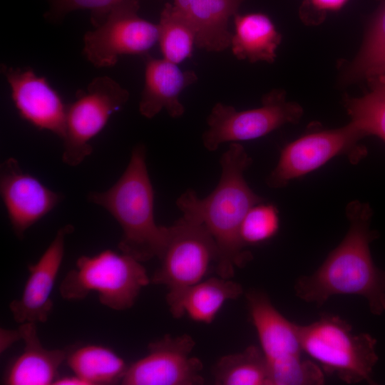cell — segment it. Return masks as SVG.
<instances>
[{
    "label": "cell",
    "instance_id": "1",
    "mask_svg": "<svg viewBox=\"0 0 385 385\" xmlns=\"http://www.w3.org/2000/svg\"><path fill=\"white\" fill-rule=\"evenodd\" d=\"M252 163L242 144L230 143L220 158L221 173L215 188L205 197L188 189L175 202L183 217L204 225L212 236L218 250L215 271L225 279H232L235 268L242 267L252 258L240 238V226L247 212L265 201L245 178Z\"/></svg>",
    "mask_w": 385,
    "mask_h": 385
},
{
    "label": "cell",
    "instance_id": "2",
    "mask_svg": "<svg viewBox=\"0 0 385 385\" xmlns=\"http://www.w3.org/2000/svg\"><path fill=\"white\" fill-rule=\"evenodd\" d=\"M372 215L367 203L354 201L347 205V233L314 272L297 279L298 298L321 306L334 295H357L366 299L373 314L385 312L381 269L375 265L370 250L371 242L379 237L370 227Z\"/></svg>",
    "mask_w": 385,
    "mask_h": 385
},
{
    "label": "cell",
    "instance_id": "3",
    "mask_svg": "<svg viewBox=\"0 0 385 385\" xmlns=\"http://www.w3.org/2000/svg\"><path fill=\"white\" fill-rule=\"evenodd\" d=\"M88 200L106 209L122 230L121 252L141 262L158 257L166 241L168 226L156 224L154 190L146 164V148L136 145L119 179L103 192H91Z\"/></svg>",
    "mask_w": 385,
    "mask_h": 385
},
{
    "label": "cell",
    "instance_id": "4",
    "mask_svg": "<svg viewBox=\"0 0 385 385\" xmlns=\"http://www.w3.org/2000/svg\"><path fill=\"white\" fill-rule=\"evenodd\" d=\"M304 353L327 375H336L349 384H374L372 373L379 356L376 340L367 333L355 334L352 326L337 315L324 313L299 325Z\"/></svg>",
    "mask_w": 385,
    "mask_h": 385
},
{
    "label": "cell",
    "instance_id": "5",
    "mask_svg": "<svg viewBox=\"0 0 385 385\" xmlns=\"http://www.w3.org/2000/svg\"><path fill=\"white\" fill-rule=\"evenodd\" d=\"M246 297L272 385L323 384L324 373L320 366L302 357L299 324L283 316L264 292L252 290Z\"/></svg>",
    "mask_w": 385,
    "mask_h": 385
},
{
    "label": "cell",
    "instance_id": "6",
    "mask_svg": "<svg viewBox=\"0 0 385 385\" xmlns=\"http://www.w3.org/2000/svg\"><path fill=\"white\" fill-rule=\"evenodd\" d=\"M142 263L111 250L82 255L63 279L60 294L65 299L76 300L96 292L100 302L111 309H130L141 289L151 282Z\"/></svg>",
    "mask_w": 385,
    "mask_h": 385
},
{
    "label": "cell",
    "instance_id": "7",
    "mask_svg": "<svg viewBox=\"0 0 385 385\" xmlns=\"http://www.w3.org/2000/svg\"><path fill=\"white\" fill-rule=\"evenodd\" d=\"M217 245L205 226L183 216L168 226L160 265L150 281L175 292L202 279L215 269Z\"/></svg>",
    "mask_w": 385,
    "mask_h": 385
},
{
    "label": "cell",
    "instance_id": "8",
    "mask_svg": "<svg viewBox=\"0 0 385 385\" xmlns=\"http://www.w3.org/2000/svg\"><path fill=\"white\" fill-rule=\"evenodd\" d=\"M129 97L128 91L108 76L94 78L86 90L76 93L75 100L66 108L62 138V160L66 165L77 166L91 154V140Z\"/></svg>",
    "mask_w": 385,
    "mask_h": 385
},
{
    "label": "cell",
    "instance_id": "9",
    "mask_svg": "<svg viewBox=\"0 0 385 385\" xmlns=\"http://www.w3.org/2000/svg\"><path fill=\"white\" fill-rule=\"evenodd\" d=\"M302 114V108L295 102L287 101L284 92L277 89L265 95L262 106L253 109L237 111L232 106L219 102L207 117L202 144L212 152L227 142L257 139L285 124L297 123Z\"/></svg>",
    "mask_w": 385,
    "mask_h": 385
},
{
    "label": "cell",
    "instance_id": "10",
    "mask_svg": "<svg viewBox=\"0 0 385 385\" xmlns=\"http://www.w3.org/2000/svg\"><path fill=\"white\" fill-rule=\"evenodd\" d=\"M138 0H125L83 36V53L93 66H113L123 55H143L158 41V26L138 15Z\"/></svg>",
    "mask_w": 385,
    "mask_h": 385
},
{
    "label": "cell",
    "instance_id": "11",
    "mask_svg": "<svg viewBox=\"0 0 385 385\" xmlns=\"http://www.w3.org/2000/svg\"><path fill=\"white\" fill-rule=\"evenodd\" d=\"M361 138L350 122L342 128L306 133L283 148L267 184L272 188H283L341 155H347L353 163L358 162L366 153L365 148L358 143Z\"/></svg>",
    "mask_w": 385,
    "mask_h": 385
},
{
    "label": "cell",
    "instance_id": "12",
    "mask_svg": "<svg viewBox=\"0 0 385 385\" xmlns=\"http://www.w3.org/2000/svg\"><path fill=\"white\" fill-rule=\"evenodd\" d=\"M195 341L189 334H170L150 342L148 354L128 366L123 385H200L203 364L191 356Z\"/></svg>",
    "mask_w": 385,
    "mask_h": 385
},
{
    "label": "cell",
    "instance_id": "13",
    "mask_svg": "<svg viewBox=\"0 0 385 385\" xmlns=\"http://www.w3.org/2000/svg\"><path fill=\"white\" fill-rule=\"evenodd\" d=\"M0 194L12 229L19 239L63 199L61 194L24 172L14 158H8L1 165Z\"/></svg>",
    "mask_w": 385,
    "mask_h": 385
},
{
    "label": "cell",
    "instance_id": "14",
    "mask_svg": "<svg viewBox=\"0 0 385 385\" xmlns=\"http://www.w3.org/2000/svg\"><path fill=\"white\" fill-rule=\"evenodd\" d=\"M1 71L11 88V96L19 116L38 130L63 138L67 105L47 79L30 67L5 64Z\"/></svg>",
    "mask_w": 385,
    "mask_h": 385
},
{
    "label": "cell",
    "instance_id": "15",
    "mask_svg": "<svg viewBox=\"0 0 385 385\" xmlns=\"http://www.w3.org/2000/svg\"><path fill=\"white\" fill-rule=\"evenodd\" d=\"M73 229L71 225L58 229L36 263L29 266V274L21 297L9 304L16 322L47 321L53 308L51 294L62 264L66 237Z\"/></svg>",
    "mask_w": 385,
    "mask_h": 385
},
{
    "label": "cell",
    "instance_id": "16",
    "mask_svg": "<svg viewBox=\"0 0 385 385\" xmlns=\"http://www.w3.org/2000/svg\"><path fill=\"white\" fill-rule=\"evenodd\" d=\"M144 86L138 110L146 118H153L163 109L173 118L181 117L185 107L180 101L182 91L195 83L197 76L193 71H183L178 64L165 58L144 56Z\"/></svg>",
    "mask_w": 385,
    "mask_h": 385
},
{
    "label": "cell",
    "instance_id": "17",
    "mask_svg": "<svg viewBox=\"0 0 385 385\" xmlns=\"http://www.w3.org/2000/svg\"><path fill=\"white\" fill-rule=\"evenodd\" d=\"M243 293L240 284L221 277L202 281L175 292H168L166 302L175 319L187 315L190 319L210 324L226 302Z\"/></svg>",
    "mask_w": 385,
    "mask_h": 385
},
{
    "label": "cell",
    "instance_id": "18",
    "mask_svg": "<svg viewBox=\"0 0 385 385\" xmlns=\"http://www.w3.org/2000/svg\"><path fill=\"white\" fill-rule=\"evenodd\" d=\"M245 0H174L175 8L192 24L195 45L207 51L230 47L232 34L228 21Z\"/></svg>",
    "mask_w": 385,
    "mask_h": 385
},
{
    "label": "cell",
    "instance_id": "19",
    "mask_svg": "<svg viewBox=\"0 0 385 385\" xmlns=\"http://www.w3.org/2000/svg\"><path fill=\"white\" fill-rule=\"evenodd\" d=\"M36 324H21L19 330L24 347L12 362L5 377L8 385H50L58 378V369L66 359V350L43 346L38 336Z\"/></svg>",
    "mask_w": 385,
    "mask_h": 385
},
{
    "label": "cell",
    "instance_id": "20",
    "mask_svg": "<svg viewBox=\"0 0 385 385\" xmlns=\"http://www.w3.org/2000/svg\"><path fill=\"white\" fill-rule=\"evenodd\" d=\"M234 24L230 47L236 58L251 63L274 61L282 35L267 15L236 14Z\"/></svg>",
    "mask_w": 385,
    "mask_h": 385
},
{
    "label": "cell",
    "instance_id": "21",
    "mask_svg": "<svg viewBox=\"0 0 385 385\" xmlns=\"http://www.w3.org/2000/svg\"><path fill=\"white\" fill-rule=\"evenodd\" d=\"M66 362L73 374L88 385H108L121 382L128 366L112 349L87 344L67 352Z\"/></svg>",
    "mask_w": 385,
    "mask_h": 385
},
{
    "label": "cell",
    "instance_id": "22",
    "mask_svg": "<svg viewBox=\"0 0 385 385\" xmlns=\"http://www.w3.org/2000/svg\"><path fill=\"white\" fill-rule=\"evenodd\" d=\"M213 376L217 385H272L266 358L261 348L255 345L222 356Z\"/></svg>",
    "mask_w": 385,
    "mask_h": 385
},
{
    "label": "cell",
    "instance_id": "23",
    "mask_svg": "<svg viewBox=\"0 0 385 385\" xmlns=\"http://www.w3.org/2000/svg\"><path fill=\"white\" fill-rule=\"evenodd\" d=\"M368 81L369 91L359 98H346L345 106L350 123L362 138L376 135L385 141V74Z\"/></svg>",
    "mask_w": 385,
    "mask_h": 385
},
{
    "label": "cell",
    "instance_id": "24",
    "mask_svg": "<svg viewBox=\"0 0 385 385\" xmlns=\"http://www.w3.org/2000/svg\"><path fill=\"white\" fill-rule=\"evenodd\" d=\"M158 26V43L163 58L178 64L192 56L195 31L173 4L165 5Z\"/></svg>",
    "mask_w": 385,
    "mask_h": 385
},
{
    "label": "cell",
    "instance_id": "25",
    "mask_svg": "<svg viewBox=\"0 0 385 385\" xmlns=\"http://www.w3.org/2000/svg\"><path fill=\"white\" fill-rule=\"evenodd\" d=\"M279 229L277 207L262 202L254 205L246 214L240 226V238L245 247L260 245L274 237Z\"/></svg>",
    "mask_w": 385,
    "mask_h": 385
},
{
    "label": "cell",
    "instance_id": "26",
    "mask_svg": "<svg viewBox=\"0 0 385 385\" xmlns=\"http://www.w3.org/2000/svg\"><path fill=\"white\" fill-rule=\"evenodd\" d=\"M48 9L44 17L50 22L61 21L69 13L78 10L91 11V21L98 26L111 9L125 0H46Z\"/></svg>",
    "mask_w": 385,
    "mask_h": 385
},
{
    "label": "cell",
    "instance_id": "27",
    "mask_svg": "<svg viewBox=\"0 0 385 385\" xmlns=\"http://www.w3.org/2000/svg\"><path fill=\"white\" fill-rule=\"evenodd\" d=\"M384 74L385 48L365 58H354L344 69L342 81L352 83Z\"/></svg>",
    "mask_w": 385,
    "mask_h": 385
},
{
    "label": "cell",
    "instance_id": "28",
    "mask_svg": "<svg viewBox=\"0 0 385 385\" xmlns=\"http://www.w3.org/2000/svg\"><path fill=\"white\" fill-rule=\"evenodd\" d=\"M385 48V0L373 16L368 26L363 44L355 58L369 56Z\"/></svg>",
    "mask_w": 385,
    "mask_h": 385
},
{
    "label": "cell",
    "instance_id": "29",
    "mask_svg": "<svg viewBox=\"0 0 385 385\" xmlns=\"http://www.w3.org/2000/svg\"><path fill=\"white\" fill-rule=\"evenodd\" d=\"M348 0H304L299 14L307 24L317 25L323 21L328 12L340 9Z\"/></svg>",
    "mask_w": 385,
    "mask_h": 385
},
{
    "label": "cell",
    "instance_id": "30",
    "mask_svg": "<svg viewBox=\"0 0 385 385\" xmlns=\"http://www.w3.org/2000/svg\"><path fill=\"white\" fill-rule=\"evenodd\" d=\"M20 339H21V337L19 329L17 330H11L1 328L0 332L1 353Z\"/></svg>",
    "mask_w": 385,
    "mask_h": 385
},
{
    "label": "cell",
    "instance_id": "31",
    "mask_svg": "<svg viewBox=\"0 0 385 385\" xmlns=\"http://www.w3.org/2000/svg\"><path fill=\"white\" fill-rule=\"evenodd\" d=\"M53 385H88L87 382L74 374L73 376H66L58 377L53 384Z\"/></svg>",
    "mask_w": 385,
    "mask_h": 385
},
{
    "label": "cell",
    "instance_id": "32",
    "mask_svg": "<svg viewBox=\"0 0 385 385\" xmlns=\"http://www.w3.org/2000/svg\"><path fill=\"white\" fill-rule=\"evenodd\" d=\"M381 278L382 284L385 288V270H381Z\"/></svg>",
    "mask_w": 385,
    "mask_h": 385
}]
</instances>
